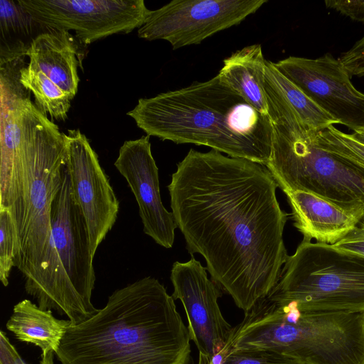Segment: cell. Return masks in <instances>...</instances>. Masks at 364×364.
I'll list each match as a JSON object with an SVG mask.
<instances>
[{"mask_svg": "<svg viewBox=\"0 0 364 364\" xmlns=\"http://www.w3.org/2000/svg\"><path fill=\"white\" fill-rule=\"evenodd\" d=\"M19 82L33 94L34 104L41 112L53 119L65 120L73 99L43 73L28 63L21 67Z\"/></svg>", "mask_w": 364, "mask_h": 364, "instance_id": "cell-19", "label": "cell"}, {"mask_svg": "<svg viewBox=\"0 0 364 364\" xmlns=\"http://www.w3.org/2000/svg\"><path fill=\"white\" fill-rule=\"evenodd\" d=\"M29 63L43 73L72 99L77 92V47L68 31L49 29L31 42L26 53Z\"/></svg>", "mask_w": 364, "mask_h": 364, "instance_id": "cell-16", "label": "cell"}, {"mask_svg": "<svg viewBox=\"0 0 364 364\" xmlns=\"http://www.w3.org/2000/svg\"><path fill=\"white\" fill-rule=\"evenodd\" d=\"M266 62L261 45L248 46L225 58L217 75L223 83L263 114H269L264 88Z\"/></svg>", "mask_w": 364, "mask_h": 364, "instance_id": "cell-17", "label": "cell"}, {"mask_svg": "<svg viewBox=\"0 0 364 364\" xmlns=\"http://www.w3.org/2000/svg\"><path fill=\"white\" fill-rule=\"evenodd\" d=\"M230 349L272 350L298 364H364V311H302L266 297L232 328Z\"/></svg>", "mask_w": 364, "mask_h": 364, "instance_id": "cell-5", "label": "cell"}, {"mask_svg": "<svg viewBox=\"0 0 364 364\" xmlns=\"http://www.w3.org/2000/svg\"><path fill=\"white\" fill-rule=\"evenodd\" d=\"M267 298L302 311H364V257L303 239Z\"/></svg>", "mask_w": 364, "mask_h": 364, "instance_id": "cell-8", "label": "cell"}, {"mask_svg": "<svg viewBox=\"0 0 364 364\" xmlns=\"http://www.w3.org/2000/svg\"><path fill=\"white\" fill-rule=\"evenodd\" d=\"M294 225L303 239L334 245L346 235L364 213V208L346 210L314 193L286 191Z\"/></svg>", "mask_w": 364, "mask_h": 364, "instance_id": "cell-15", "label": "cell"}, {"mask_svg": "<svg viewBox=\"0 0 364 364\" xmlns=\"http://www.w3.org/2000/svg\"><path fill=\"white\" fill-rule=\"evenodd\" d=\"M54 354L53 351L42 353L40 364H54Z\"/></svg>", "mask_w": 364, "mask_h": 364, "instance_id": "cell-26", "label": "cell"}, {"mask_svg": "<svg viewBox=\"0 0 364 364\" xmlns=\"http://www.w3.org/2000/svg\"><path fill=\"white\" fill-rule=\"evenodd\" d=\"M70 320L58 319L51 310H44L28 299L17 303L6 328L20 341L39 347L43 353L57 351Z\"/></svg>", "mask_w": 364, "mask_h": 364, "instance_id": "cell-18", "label": "cell"}, {"mask_svg": "<svg viewBox=\"0 0 364 364\" xmlns=\"http://www.w3.org/2000/svg\"><path fill=\"white\" fill-rule=\"evenodd\" d=\"M171 281L172 296L181 301L186 311L190 338L199 351L198 364H211L232 331L218 303L222 288L208 277L206 268L193 256L186 262L173 263Z\"/></svg>", "mask_w": 364, "mask_h": 364, "instance_id": "cell-12", "label": "cell"}, {"mask_svg": "<svg viewBox=\"0 0 364 364\" xmlns=\"http://www.w3.org/2000/svg\"><path fill=\"white\" fill-rule=\"evenodd\" d=\"M352 137L360 143L364 144V130L350 134Z\"/></svg>", "mask_w": 364, "mask_h": 364, "instance_id": "cell-28", "label": "cell"}, {"mask_svg": "<svg viewBox=\"0 0 364 364\" xmlns=\"http://www.w3.org/2000/svg\"><path fill=\"white\" fill-rule=\"evenodd\" d=\"M333 246L364 257V213L355 227Z\"/></svg>", "mask_w": 364, "mask_h": 364, "instance_id": "cell-24", "label": "cell"}, {"mask_svg": "<svg viewBox=\"0 0 364 364\" xmlns=\"http://www.w3.org/2000/svg\"><path fill=\"white\" fill-rule=\"evenodd\" d=\"M266 166L212 149H190L168 186L188 252L201 255L211 279L245 313L278 283L288 257L289 215Z\"/></svg>", "mask_w": 364, "mask_h": 364, "instance_id": "cell-1", "label": "cell"}, {"mask_svg": "<svg viewBox=\"0 0 364 364\" xmlns=\"http://www.w3.org/2000/svg\"><path fill=\"white\" fill-rule=\"evenodd\" d=\"M65 139L72 194L87 223L94 257L116 222L119 203L86 136L69 129Z\"/></svg>", "mask_w": 364, "mask_h": 364, "instance_id": "cell-13", "label": "cell"}, {"mask_svg": "<svg viewBox=\"0 0 364 364\" xmlns=\"http://www.w3.org/2000/svg\"><path fill=\"white\" fill-rule=\"evenodd\" d=\"M360 47H359V57L360 60V64L362 66V69L364 72V36L362 37L360 41Z\"/></svg>", "mask_w": 364, "mask_h": 364, "instance_id": "cell-27", "label": "cell"}, {"mask_svg": "<svg viewBox=\"0 0 364 364\" xmlns=\"http://www.w3.org/2000/svg\"><path fill=\"white\" fill-rule=\"evenodd\" d=\"M211 364H298L276 352L261 349H230L220 352Z\"/></svg>", "mask_w": 364, "mask_h": 364, "instance_id": "cell-23", "label": "cell"}, {"mask_svg": "<svg viewBox=\"0 0 364 364\" xmlns=\"http://www.w3.org/2000/svg\"><path fill=\"white\" fill-rule=\"evenodd\" d=\"M272 128L266 166L284 192L301 191L346 210L364 208V169L320 147L315 131L306 127L276 94L266 91Z\"/></svg>", "mask_w": 364, "mask_h": 364, "instance_id": "cell-6", "label": "cell"}, {"mask_svg": "<svg viewBox=\"0 0 364 364\" xmlns=\"http://www.w3.org/2000/svg\"><path fill=\"white\" fill-rule=\"evenodd\" d=\"M38 23L60 31H74L90 44L116 33L140 28L150 10L144 0H18Z\"/></svg>", "mask_w": 364, "mask_h": 364, "instance_id": "cell-9", "label": "cell"}, {"mask_svg": "<svg viewBox=\"0 0 364 364\" xmlns=\"http://www.w3.org/2000/svg\"><path fill=\"white\" fill-rule=\"evenodd\" d=\"M190 341L173 296L146 277L71 323L55 354L62 364H191Z\"/></svg>", "mask_w": 364, "mask_h": 364, "instance_id": "cell-2", "label": "cell"}, {"mask_svg": "<svg viewBox=\"0 0 364 364\" xmlns=\"http://www.w3.org/2000/svg\"><path fill=\"white\" fill-rule=\"evenodd\" d=\"M19 94L1 122V132L14 165L25 178L23 199L11 211L18 246L14 266L25 280L39 270L51 237L52 203L62 185L66 165L65 133Z\"/></svg>", "mask_w": 364, "mask_h": 364, "instance_id": "cell-4", "label": "cell"}, {"mask_svg": "<svg viewBox=\"0 0 364 364\" xmlns=\"http://www.w3.org/2000/svg\"><path fill=\"white\" fill-rule=\"evenodd\" d=\"M314 135L320 147L364 169V144L354 139L350 134L344 133L332 125L315 131Z\"/></svg>", "mask_w": 364, "mask_h": 364, "instance_id": "cell-21", "label": "cell"}, {"mask_svg": "<svg viewBox=\"0 0 364 364\" xmlns=\"http://www.w3.org/2000/svg\"><path fill=\"white\" fill-rule=\"evenodd\" d=\"M50 220L48 249L38 272L25 280V289L41 309L79 323L98 310L91 301L96 278L87 223L73 198L66 165Z\"/></svg>", "mask_w": 364, "mask_h": 364, "instance_id": "cell-7", "label": "cell"}, {"mask_svg": "<svg viewBox=\"0 0 364 364\" xmlns=\"http://www.w3.org/2000/svg\"><path fill=\"white\" fill-rule=\"evenodd\" d=\"M323 111L349 129L364 130V93L358 90L339 59L289 56L273 63Z\"/></svg>", "mask_w": 364, "mask_h": 364, "instance_id": "cell-11", "label": "cell"}, {"mask_svg": "<svg viewBox=\"0 0 364 364\" xmlns=\"http://www.w3.org/2000/svg\"><path fill=\"white\" fill-rule=\"evenodd\" d=\"M265 72L280 90L289 107L308 129L318 131L338 124L294 83L282 74L274 67L273 62L267 60Z\"/></svg>", "mask_w": 364, "mask_h": 364, "instance_id": "cell-20", "label": "cell"}, {"mask_svg": "<svg viewBox=\"0 0 364 364\" xmlns=\"http://www.w3.org/2000/svg\"><path fill=\"white\" fill-rule=\"evenodd\" d=\"M0 364H26L3 331L0 332Z\"/></svg>", "mask_w": 364, "mask_h": 364, "instance_id": "cell-25", "label": "cell"}, {"mask_svg": "<svg viewBox=\"0 0 364 364\" xmlns=\"http://www.w3.org/2000/svg\"><path fill=\"white\" fill-rule=\"evenodd\" d=\"M18 238L17 228L11 211L0 207V280L4 287L14 266Z\"/></svg>", "mask_w": 364, "mask_h": 364, "instance_id": "cell-22", "label": "cell"}, {"mask_svg": "<svg viewBox=\"0 0 364 364\" xmlns=\"http://www.w3.org/2000/svg\"><path fill=\"white\" fill-rule=\"evenodd\" d=\"M114 166L135 197L144 233L163 247H172L177 226L172 212L161 201L159 169L151 154L149 136L124 141Z\"/></svg>", "mask_w": 364, "mask_h": 364, "instance_id": "cell-14", "label": "cell"}, {"mask_svg": "<svg viewBox=\"0 0 364 364\" xmlns=\"http://www.w3.org/2000/svg\"><path fill=\"white\" fill-rule=\"evenodd\" d=\"M127 115L148 136L176 144L204 145L264 166L273 128L263 114L218 75L205 82L141 98Z\"/></svg>", "mask_w": 364, "mask_h": 364, "instance_id": "cell-3", "label": "cell"}, {"mask_svg": "<svg viewBox=\"0 0 364 364\" xmlns=\"http://www.w3.org/2000/svg\"><path fill=\"white\" fill-rule=\"evenodd\" d=\"M267 0H173L150 11L138 36L165 40L173 50L200 44L210 36L240 23Z\"/></svg>", "mask_w": 364, "mask_h": 364, "instance_id": "cell-10", "label": "cell"}]
</instances>
